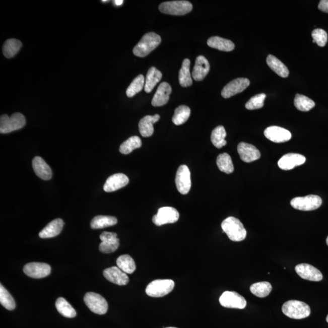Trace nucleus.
Returning a JSON list of instances; mask_svg holds the SVG:
<instances>
[{"label": "nucleus", "mask_w": 328, "mask_h": 328, "mask_svg": "<svg viewBox=\"0 0 328 328\" xmlns=\"http://www.w3.org/2000/svg\"><path fill=\"white\" fill-rule=\"evenodd\" d=\"M191 111L190 108L186 105H181L176 108L173 117L172 118L173 122L176 125H181L184 124L188 119L190 116Z\"/></svg>", "instance_id": "35"}, {"label": "nucleus", "mask_w": 328, "mask_h": 328, "mask_svg": "<svg viewBox=\"0 0 328 328\" xmlns=\"http://www.w3.org/2000/svg\"><path fill=\"white\" fill-rule=\"evenodd\" d=\"M267 62L268 66L277 75L283 78L288 77L289 72L288 68L279 59L273 55H269L267 59Z\"/></svg>", "instance_id": "27"}, {"label": "nucleus", "mask_w": 328, "mask_h": 328, "mask_svg": "<svg viewBox=\"0 0 328 328\" xmlns=\"http://www.w3.org/2000/svg\"><path fill=\"white\" fill-rule=\"evenodd\" d=\"M117 267L124 273L132 274L137 269L134 259L128 255H121L117 259Z\"/></svg>", "instance_id": "34"}, {"label": "nucleus", "mask_w": 328, "mask_h": 328, "mask_svg": "<svg viewBox=\"0 0 328 328\" xmlns=\"http://www.w3.org/2000/svg\"><path fill=\"white\" fill-rule=\"evenodd\" d=\"M0 303L6 309L13 311L16 304L12 295L2 285L0 286Z\"/></svg>", "instance_id": "40"}, {"label": "nucleus", "mask_w": 328, "mask_h": 328, "mask_svg": "<svg viewBox=\"0 0 328 328\" xmlns=\"http://www.w3.org/2000/svg\"><path fill=\"white\" fill-rule=\"evenodd\" d=\"M119 239L113 241L102 242L99 245V250L104 253H110L115 252L119 246Z\"/></svg>", "instance_id": "43"}, {"label": "nucleus", "mask_w": 328, "mask_h": 328, "mask_svg": "<svg viewBox=\"0 0 328 328\" xmlns=\"http://www.w3.org/2000/svg\"><path fill=\"white\" fill-rule=\"evenodd\" d=\"M23 271L26 276L33 279H41L49 276L51 268L48 264L43 263H30L25 266Z\"/></svg>", "instance_id": "12"}, {"label": "nucleus", "mask_w": 328, "mask_h": 328, "mask_svg": "<svg viewBox=\"0 0 328 328\" xmlns=\"http://www.w3.org/2000/svg\"><path fill=\"white\" fill-rule=\"evenodd\" d=\"M162 13L172 16H184L190 13L193 6L188 1H172L162 3L159 7Z\"/></svg>", "instance_id": "6"}, {"label": "nucleus", "mask_w": 328, "mask_h": 328, "mask_svg": "<svg viewBox=\"0 0 328 328\" xmlns=\"http://www.w3.org/2000/svg\"><path fill=\"white\" fill-rule=\"evenodd\" d=\"M142 146V141L138 137H132L124 142L120 147L119 151L122 154L128 155L135 149Z\"/></svg>", "instance_id": "38"}, {"label": "nucleus", "mask_w": 328, "mask_h": 328, "mask_svg": "<svg viewBox=\"0 0 328 328\" xmlns=\"http://www.w3.org/2000/svg\"><path fill=\"white\" fill-rule=\"evenodd\" d=\"M190 61L188 58L184 59L182 62L181 69L179 72V82L182 87H190L193 84L190 72Z\"/></svg>", "instance_id": "28"}, {"label": "nucleus", "mask_w": 328, "mask_h": 328, "mask_svg": "<svg viewBox=\"0 0 328 328\" xmlns=\"http://www.w3.org/2000/svg\"><path fill=\"white\" fill-rule=\"evenodd\" d=\"M313 43H316L319 46L324 47L327 41L326 32L322 29H315L312 32Z\"/></svg>", "instance_id": "42"}, {"label": "nucleus", "mask_w": 328, "mask_h": 328, "mask_svg": "<svg viewBox=\"0 0 328 328\" xmlns=\"http://www.w3.org/2000/svg\"><path fill=\"white\" fill-rule=\"evenodd\" d=\"M32 167L35 174L43 180L51 179L52 176L51 168L43 158L37 156L32 161Z\"/></svg>", "instance_id": "22"}, {"label": "nucleus", "mask_w": 328, "mask_h": 328, "mask_svg": "<svg viewBox=\"0 0 328 328\" xmlns=\"http://www.w3.org/2000/svg\"><path fill=\"white\" fill-rule=\"evenodd\" d=\"M297 274L301 279L312 281V282H320L323 279V275L317 268L309 264H300L295 268Z\"/></svg>", "instance_id": "15"}, {"label": "nucleus", "mask_w": 328, "mask_h": 328, "mask_svg": "<svg viewBox=\"0 0 328 328\" xmlns=\"http://www.w3.org/2000/svg\"><path fill=\"white\" fill-rule=\"evenodd\" d=\"M175 183L180 193L187 194L191 186L190 171L187 165H181L176 172Z\"/></svg>", "instance_id": "11"}, {"label": "nucleus", "mask_w": 328, "mask_h": 328, "mask_svg": "<svg viewBox=\"0 0 328 328\" xmlns=\"http://www.w3.org/2000/svg\"><path fill=\"white\" fill-rule=\"evenodd\" d=\"M326 244H327V245L328 246V236H327V237L326 238Z\"/></svg>", "instance_id": "47"}, {"label": "nucleus", "mask_w": 328, "mask_h": 328, "mask_svg": "<svg viewBox=\"0 0 328 328\" xmlns=\"http://www.w3.org/2000/svg\"><path fill=\"white\" fill-rule=\"evenodd\" d=\"M161 38L155 32L144 35L140 42L134 49V54L140 57H146L151 52L160 45Z\"/></svg>", "instance_id": "2"}, {"label": "nucleus", "mask_w": 328, "mask_h": 328, "mask_svg": "<svg viewBox=\"0 0 328 328\" xmlns=\"http://www.w3.org/2000/svg\"><path fill=\"white\" fill-rule=\"evenodd\" d=\"M84 302L90 311L96 314H105L108 311L107 301L101 295L94 292H88L86 294Z\"/></svg>", "instance_id": "8"}, {"label": "nucleus", "mask_w": 328, "mask_h": 328, "mask_svg": "<svg viewBox=\"0 0 328 328\" xmlns=\"http://www.w3.org/2000/svg\"><path fill=\"white\" fill-rule=\"evenodd\" d=\"M146 81L143 75H139L136 78L127 88L126 94L128 97H132L141 92L144 87Z\"/></svg>", "instance_id": "39"}, {"label": "nucleus", "mask_w": 328, "mask_h": 328, "mask_svg": "<svg viewBox=\"0 0 328 328\" xmlns=\"http://www.w3.org/2000/svg\"><path fill=\"white\" fill-rule=\"evenodd\" d=\"M117 238V233L114 232H104L100 235V239L102 242L113 241Z\"/></svg>", "instance_id": "44"}, {"label": "nucleus", "mask_w": 328, "mask_h": 328, "mask_svg": "<svg viewBox=\"0 0 328 328\" xmlns=\"http://www.w3.org/2000/svg\"><path fill=\"white\" fill-rule=\"evenodd\" d=\"M171 86L167 82H162L159 85L153 97L152 104L153 106H162L168 102L171 93Z\"/></svg>", "instance_id": "20"}, {"label": "nucleus", "mask_w": 328, "mask_h": 328, "mask_svg": "<svg viewBox=\"0 0 328 328\" xmlns=\"http://www.w3.org/2000/svg\"><path fill=\"white\" fill-rule=\"evenodd\" d=\"M162 78V74L160 71L156 69L155 67L150 68L148 71L146 77L144 87L145 91L147 93L152 92L156 85L161 81Z\"/></svg>", "instance_id": "26"}, {"label": "nucleus", "mask_w": 328, "mask_h": 328, "mask_svg": "<svg viewBox=\"0 0 328 328\" xmlns=\"http://www.w3.org/2000/svg\"><path fill=\"white\" fill-rule=\"evenodd\" d=\"M265 136L268 140L275 143H284L291 140V133L288 129L277 126L268 127L265 130Z\"/></svg>", "instance_id": "14"}, {"label": "nucleus", "mask_w": 328, "mask_h": 328, "mask_svg": "<svg viewBox=\"0 0 328 328\" xmlns=\"http://www.w3.org/2000/svg\"><path fill=\"white\" fill-rule=\"evenodd\" d=\"M64 226L63 221L60 218L55 219L50 222L45 228L39 233L41 238H50L55 237L61 232Z\"/></svg>", "instance_id": "24"}, {"label": "nucleus", "mask_w": 328, "mask_h": 328, "mask_svg": "<svg viewBox=\"0 0 328 328\" xmlns=\"http://www.w3.org/2000/svg\"><path fill=\"white\" fill-rule=\"evenodd\" d=\"M221 227L230 240L239 242L243 241L246 237V230L237 218L233 217L227 218L221 223Z\"/></svg>", "instance_id": "1"}, {"label": "nucleus", "mask_w": 328, "mask_h": 328, "mask_svg": "<svg viewBox=\"0 0 328 328\" xmlns=\"http://www.w3.org/2000/svg\"><path fill=\"white\" fill-rule=\"evenodd\" d=\"M179 218V214L176 209L171 207H164L158 210L157 214L153 217V222L155 225L161 226L167 224L177 222Z\"/></svg>", "instance_id": "9"}, {"label": "nucleus", "mask_w": 328, "mask_h": 328, "mask_svg": "<svg viewBox=\"0 0 328 328\" xmlns=\"http://www.w3.org/2000/svg\"><path fill=\"white\" fill-rule=\"evenodd\" d=\"M103 276L109 282L117 285H126L129 282L128 276L118 267H113L106 269L103 271Z\"/></svg>", "instance_id": "19"}, {"label": "nucleus", "mask_w": 328, "mask_h": 328, "mask_svg": "<svg viewBox=\"0 0 328 328\" xmlns=\"http://www.w3.org/2000/svg\"><path fill=\"white\" fill-rule=\"evenodd\" d=\"M220 303L224 308L239 309H244L247 304L245 298L234 291L224 292L220 298Z\"/></svg>", "instance_id": "10"}, {"label": "nucleus", "mask_w": 328, "mask_h": 328, "mask_svg": "<svg viewBox=\"0 0 328 328\" xmlns=\"http://www.w3.org/2000/svg\"><path fill=\"white\" fill-rule=\"evenodd\" d=\"M114 4L116 5V6H120L122 5L123 4V1L122 0H116V1H114Z\"/></svg>", "instance_id": "46"}, {"label": "nucleus", "mask_w": 328, "mask_h": 328, "mask_svg": "<svg viewBox=\"0 0 328 328\" xmlns=\"http://www.w3.org/2000/svg\"><path fill=\"white\" fill-rule=\"evenodd\" d=\"M25 117L20 113H14L11 116L7 114L0 117V133L2 134H10L22 128L25 125Z\"/></svg>", "instance_id": "4"}, {"label": "nucleus", "mask_w": 328, "mask_h": 328, "mask_svg": "<svg viewBox=\"0 0 328 328\" xmlns=\"http://www.w3.org/2000/svg\"><path fill=\"white\" fill-rule=\"evenodd\" d=\"M306 160V158L303 155L297 153H288L280 158L278 165L282 170H290L303 165Z\"/></svg>", "instance_id": "16"}, {"label": "nucleus", "mask_w": 328, "mask_h": 328, "mask_svg": "<svg viewBox=\"0 0 328 328\" xmlns=\"http://www.w3.org/2000/svg\"><path fill=\"white\" fill-rule=\"evenodd\" d=\"M210 71V64L206 58L200 55L195 61L194 67L192 72V76L194 81H202L208 75Z\"/></svg>", "instance_id": "21"}, {"label": "nucleus", "mask_w": 328, "mask_h": 328, "mask_svg": "<svg viewBox=\"0 0 328 328\" xmlns=\"http://www.w3.org/2000/svg\"><path fill=\"white\" fill-rule=\"evenodd\" d=\"M160 119L159 114L155 116H146L143 118L139 123V129L142 137L144 138L150 137L154 133L153 124L157 122Z\"/></svg>", "instance_id": "23"}, {"label": "nucleus", "mask_w": 328, "mask_h": 328, "mask_svg": "<svg viewBox=\"0 0 328 328\" xmlns=\"http://www.w3.org/2000/svg\"><path fill=\"white\" fill-rule=\"evenodd\" d=\"M55 307L58 312L65 317L74 318L76 316V310L64 298H58Z\"/></svg>", "instance_id": "32"}, {"label": "nucleus", "mask_w": 328, "mask_h": 328, "mask_svg": "<svg viewBox=\"0 0 328 328\" xmlns=\"http://www.w3.org/2000/svg\"><path fill=\"white\" fill-rule=\"evenodd\" d=\"M266 97H267V95L264 93L256 94V95L251 97L245 106L249 110L261 108L264 107Z\"/></svg>", "instance_id": "41"}, {"label": "nucleus", "mask_w": 328, "mask_h": 328, "mask_svg": "<svg viewBox=\"0 0 328 328\" xmlns=\"http://www.w3.org/2000/svg\"><path fill=\"white\" fill-rule=\"evenodd\" d=\"M22 43L15 38H11L5 41L3 46V52L6 57L10 58L14 57L22 48Z\"/></svg>", "instance_id": "30"}, {"label": "nucleus", "mask_w": 328, "mask_h": 328, "mask_svg": "<svg viewBox=\"0 0 328 328\" xmlns=\"http://www.w3.org/2000/svg\"><path fill=\"white\" fill-rule=\"evenodd\" d=\"M174 288V282L172 280H156L147 286L146 292L150 297L159 298L170 294Z\"/></svg>", "instance_id": "5"}, {"label": "nucleus", "mask_w": 328, "mask_h": 328, "mask_svg": "<svg viewBox=\"0 0 328 328\" xmlns=\"http://www.w3.org/2000/svg\"><path fill=\"white\" fill-rule=\"evenodd\" d=\"M250 81L246 78H238L229 83L221 91V95L224 98H230L238 93L243 92L249 87Z\"/></svg>", "instance_id": "13"}, {"label": "nucleus", "mask_w": 328, "mask_h": 328, "mask_svg": "<svg viewBox=\"0 0 328 328\" xmlns=\"http://www.w3.org/2000/svg\"><path fill=\"white\" fill-rule=\"evenodd\" d=\"M319 10L328 13V0H321L318 5Z\"/></svg>", "instance_id": "45"}, {"label": "nucleus", "mask_w": 328, "mask_h": 328, "mask_svg": "<svg viewBox=\"0 0 328 328\" xmlns=\"http://www.w3.org/2000/svg\"><path fill=\"white\" fill-rule=\"evenodd\" d=\"M226 132L223 126H218L213 130L211 135V141L214 146L217 149L225 146L227 141L225 140L226 137Z\"/></svg>", "instance_id": "31"}, {"label": "nucleus", "mask_w": 328, "mask_h": 328, "mask_svg": "<svg viewBox=\"0 0 328 328\" xmlns=\"http://www.w3.org/2000/svg\"><path fill=\"white\" fill-rule=\"evenodd\" d=\"M326 321H327V322L328 323V315H327V317H326Z\"/></svg>", "instance_id": "48"}, {"label": "nucleus", "mask_w": 328, "mask_h": 328, "mask_svg": "<svg viewBox=\"0 0 328 328\" xmlns=\"http://www.w3.org/2000/svg\"><path fill=\"white\" fill-rule=\"evenodd\" d=\"M238 153L242 161L250 163L259 159L261 153L252 145L246 143H241L238 146Z\"/></svg>", "instance_id": "17"}, {"label": "nucleus", "mask_w": 328, "mask_h": 328, "mask_svg": "<svg viewBox=\"0 0 328 328\" xmlns=\"http://www.w3.org/2000/svg\"><path fill=\"white\" fill-rule=\"evenodd\" d=\"M129 179L125 174L116 173L113 174L106 180L103 190L106 192H113L119 190L128 184Z\"/></svg>", "instance_id": "18"}, {"label": "nucleus", "mask_w": 328, "mask_h": 328, "mask_svg": "<svg viewBox=\"0 0 328 328\" xmlns=\"http://www.w3.org/2000/svg\"><path fill=\"white\" fill-rule=\"evenodd\" d=\"M294 105L298 110L306 112L314 108L315 103L309 97L297 94L295 95Z\"/></svg>", "instance_id": "37"}, {"label": "nucleus", "mask_w": 328, "mask_h": 328, "mask_svg": "<svg viewBox=\"0 0 328 328\" xmlns=\"http://www.w3.org/2000/svg\"><path fill=\"white\" fill-rule=\"evenodd\" d=\"M117 223L116 218L111 216H96L91 223V228L93 229H100L105 227L116 225Z\"/></svg>", "instance_id": "29"}, {"label": "nucleus", "mask_w": 328, "mask_h": 328, "mask_svg": "<svg viewBox=\"0 0 328 328\" xmlns=\"http://www.w3.org/2000/svg\"><path fill=\"white\" fill-rule=\"evenodd\" d=\"M283 314L293 319L305 318L311 314V308L305 303L298 300H289L283 304Z\"/></svg>", "instance_id": "3"}, {"label": "nucleus", "mask_w": 328, "mask_h": 328, "mask_svg": "<svg viewBox=\"0 0 328 328\" xmlns=\"http://www.w3.org/2000/svg\"><path fill=\"white\" fill-rule=\"evenodd\" d=\"M166 328H177V327H166Z\"/></svg>", "instance_id": "49"}, {"label": "nucleus", "mask_w": 328, "mask_h": 328, "mask_svg": "<svg viewBox=\"0 0 328 328\" xmlns=\"http://www.w3.org/2000/svg\"><path fill=\"white\" fill-rule=\"evenodd\" d=\"M208 45L211 48L221 51L230 52L235 48L234 43L232 41L217 36L210 38L208 40Z\"/></svg>", "instance_id": "25"}, {"label": "nucleus", "mask_w": 328, "mask_h": 328, "mask_svg": "<svg viewBox=\"0 0 328 328\" xmlns=\"http://www.w3.org/2000/svg\"><path fill=\"white\" fill-rule=\"evenodd\" d=\"M322 200L317 195L310 194L304 197L294 198L291 202V205L295 209L301 211H312L321 206Z\"/></svg>", "instance_id": "7"}, {"label": "nucleus", "mask_w": 328, "mask_h": 328, "mask_svg": "<svg viewBox=\"0 0 328 328\" xmlns=\"http://www.w3.org/2000/svg\"><path fill=\"white\" fill-rule=\"evenodd\" d=\"M273 290L271 284L267 282H258L251 285L250 291L255 296L265 298L268 296Z\"/></svg>", "instance_id": "33"}, {"label": "nucleus", "mask_w": 328, "mask_h": 328, "mask_svg": "<svg viewBox=\"0 0 328 328\" xmlns=\"http://www.w3.org/2000/svg\"><path fill=\"white\" fill-rule=\"evenodd\" d=\"M217 166L220 171L226 174H230L234 171L231 157L227 153H223L218 156Z\"/></svg>", "instance_id": "36"}]
</instances>
